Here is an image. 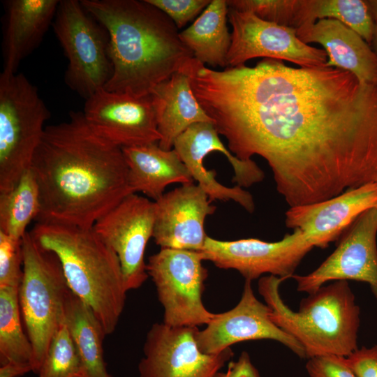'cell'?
Here are the masks:
<instances>
[{
	"label": "cell",
	"instance_id": "cell-7",
	"mask_svg": "<svg viewBox=\"0 0 377 377\" xmlns=\"http://www.w3.org/2000/svg\"><path fill=\"white\" fill-rule=\"evenodd\" d=\"M50 112L38 88L21 73L0 74V193L30 169Z\"/></svg>",
	"mask_w": 377,
	"mask_h": 377
},
{
	"label": "cell",
	"instance_id": "cell-29",
	"mask_svg": "<svg viewBox=\"0 0 377 377\" xmlns=\"http://www.w3.org/2000/svg\"><path fill=\"white\" fill-rule=\"evenodd\" d=\"M313 20H336L360 36L368 44L373 42L375 22L367 1L313 0Z\"/></svg>",
	"mask_w": 377,
	"mask_h": 377
},
{
	"label": "cell",
	"instance_id": "cell-11",
	"mask_svg": "<svg viewBox=\"0 0 377 377\" xmlns=\"http://www.w3.org/2000/svg\"><path fill=\"white\" fill-rule=\"evenodd\" d=\"M196 327L154 323L138 364L140 377H214L233 356L231 348L217 355L203 353Z\"/></svg>",
	"mask_w": 377,
	"mask_h": 377
},
{
	"label": "cell",
	"instance_id": "cell-8",
	"mask_svg": "<svg viewBox=\"0 0 377 377\" xmlns=\"http://www.w3.org/2000/svg\"><path fill=\"white\" fill-rule=\"evenodd\" d=\"M52 27L68 61L64 82L86 100L112 75L108 34L78 0H60Z\"/></svg>",
	"mask_w": 377,
	"mask_h": 377
},
{
	"label": "cell",
	"instance_id": "cell-32",
	"mask_svg": "<svg viewBox=\"0 0 377 377\" xmlns=\"http://www.w3.org/2000/svg\"><path fill=\"white\" fill-rule=\"evenodd\" d=\"M174 22L177 29L184 27L211 3L212 0H147Z\"/></svg>",
	"mask_w": 377,
	"mask_h": 377
},
{
	"label": "cell",
	"instance_id": "cell-17",
	"mask_svg": "<svg viewBox=\"0 0 377 377\" xmlns=\"http://www.w3.org/2000/svg\"><path fill=\"white\" fill-rule=\"evenodd\" d=\"M205 191L193 183L183 184L154 201L153 235L161 249L200 251L207 235L205 222L216 207Z\"/></svg>",
	"mask_w": 377,
	"mask_h": 377
},
{
	"label": "cell",
	"instance_id": "cell-38",
	"mask_svg": "<svg viewBox=\"0 0 377 377\" xmlns=\"http://www.w3.org/2000/svg\"><path fill=\"white\" fill-rule=\"evenodd\" d=\"M375 22V28H374V34L373 38V43L377 51V17L374 18ZM377 54V53H376Z\"/></svg>",
	"mask_w": 377,
	"mask_h": 377
},
{
	"label": "cell",
	"instance_id": "cell-19",
	"mask_svg": "<svg viewBox=\"0 0 377 377\" xmlns=\"http://www.w3.org/2000/svg\"><path fill=\"white\" fill-rule=\"evenodd\" d=\"M173 149L212 202L232 200L249 213L254 211L253 198L249 191L237 185L228 187L220 184L216 179V172L207 170L204 165L205 156L212 151L221 152L229 162L234 159V155L221 142L213 122L191 125L176 139Z\"/></svg>",
	"mask_w": 377,
	"mask_h": 377
},
{
	"label": "cell",
	"instance_id": "cell-16",
	"mask_svg": "<svg viewBox=\"0 0 377 377\" xmlns=\"http://www.w3.org/2000/svg\"><path fill=\"white\" fill-rule=\"evenodd\" d=\"M196 339L205 353L217 355L235 343L262 339L278 341L300 358H306L300 343L274 323L270 309L254 295L251 281L245 280L238 304L226 312L214 313Z\"/></svg>",
	"mask_w": 377,
	"mask_h": 377
},
{
	"label": "cell",
	"instance_id": "cell-25",
	"mask_svg": "<svg viewBox=\"0 0 377 377\" xmlns=\"http://www.w3.org/2000/svg\"><path fill=\"white\" fill-rule=\"evenodd\" d=\"M64 318L81 359L85 377H112L104 359L103 327L92 309L70 289Z\"/></svg>",
	"mask_w": 377,
	"mask_h": 377
},
{
	"label": "cell",
	"instance_id": "cell-37",
	"mask_svg": "<svg viewBox=\"0 0 377 377\" xmlns=\"http://www.w3.org/2000/svg\"><path fill=\"white\" fill-rule=\"evenodd\" d=\"M368 3L374 20V18L377 17V0L368 1Z\"/></svg>",
	"mask_w": 377,
	"mask_h": 377
},
{
	"label": "cell",
	"instance_id": "cell-1",
	"mask_svg": "<svg viewBox=\"0 0 377 377\" xmlns=\"http://www.w3.org/2000/svg\"><path fill=\"white\" fill-rule=\"evenodd\" d=\"M191 83L230 152L264 158L290 207L377 183V83L273 59L223 71L198 64Z\"/></svg>",
	"mask_w": 377,
	"mask_h": 377
},
{
	"label": "cell",
	"instance_id": "cell-4",
	"mask_svg": "<svg viewBox=\"0 0 377 377\" xmlns=\"http://www.w3.org/2000/svg\"><path fill=\"white\" fill-rule=\"evenodd\" d=\"M29 232L57 255L71 290L92 309L106 335L112 334L128 292L116 253L92 228L36 222Z\"/></svg>",
	"mask_w": 377,
	"mask_h": 377
},
{
	"label": "cell",
	"instance_id": "cell-27",
	"mask_svg": "<svg viewBox=\"0 0 377 377\" xmlns=\"http://www.w3.org/2000/svg\"><path fill=\"white\" fill-rule=\"evenodd\" d=\"M40 193L31 169L11 190L0 193V232L22 239L26 228L40 212Z\"/></svg>",
	"mask_w": 377,
	"mask_h": 377
},
{
	"label": "cell",
	"instance_id": "cell-35",
	"mask_svg": "<svg viewBox=\"0 0 377 377\" xmlns=\"http://www.w3.org/2000/svg\"><path fill=\"white\" fill-rule=\"evenodd\" d=\"M214 377H260L249 353L243 351L238 359L231 361L225 371H219Z\"/></svg>",
	"mask_w": 377,
	"mask_h": 377
},
{
	"label": "cell",
	"instance_id": "cell-26",
	"mask_svg": "<svg viewBox=\"0 0 377 377\" xmlns=\"http://www.w3.org/2000/svg\"><path fill=\"white\" fill-rule=\"evenodd\" d=\"M18 289L0 286V364L31 367L34 350L22 319Z\"/></svg>",
	"mask_w": 377,
	"mask_h": 377
},
{
	"label": "cell",
	"instance_id": "cell-14",
	"mask_svg": "<svg viewBox=\"0 0 377 377\" xmlns=\"http://www.w3.org/2000/svg\"><path fill=\"white\" fill-rule=\"evenodd\" d=\"M377 208L363 212L343 234L332 253L312 272L294 274L297 290L312 294L326 283L355 280L369 284L377 299Z\"/></svg>",
	"mask_w": 377,
	"mask_h": 377
},
{
	"label": "cell",
	"instance_id": "cell-20",
	"mask_svg": "<svg viewBox=\"0 0 377 377\" xmlns=\"http://www.w3.org/2000/svg\"><path fill=\"white\" fill-rule=\"evenodd\" d=\"M59 1H3L2 72L16 73L20 63L40 45L52 25Z\"/></svg>",
	"mask_w": 377,
	"mask_h": 377
},
{
	"label": "cell",
	"instance_id": "cell-15",
	"mask_svg": "<svg viewBox=\"0 0 377 377\" xmlns=\"http://www.w3.org/2000/svg\"><path fill=\"white\" fill-rule=\"evenodd\" d=\"M82 113L96 133L121 148L161 139L151 94L137 96L101 88L85 100Z\"/></svg>",
	"mask_w": 377,
	"mask_h": 377
},
{
	"label": "cell",
	"instance_id": "cell-13",
	"mask_svg": "<svg viewBox=\"0 0 377 377\" xmlns=\"http://www.w3.org/2000/svg\"><path fill=\"white\" fill-rule=\"evenodd\" d=\"M154 215V202L132 193L92 227L116 253L127 291L141 287L149 276L145 252L153 235Z\"/></svg>",
	"mask_w": 377,
	"mask_h": 377
},
{
	"label": "cell",
	"instance_id": "cell-10",
	"mask_svg": "<svg viewBox=\"0 0 377 377\" xmlns=\"http://www.w3.org/2000/svg\"><path fill=\"white\" fill-rule=\"evenodd\" d=\"M313 248L304 234L294 229L292 234L274 242L256 238L223 241L207 237L199 252L204 260L220 269H235L252 281L265 274L291 278Z\"/></svg>",
	"mask_w": 377,
	"mask_h": 377
},
{
	"label": "cell",
	"instance_id": "cell-34",
	"mask_svg": "<svg viewBox=\"0 0 377 377\" xmlns=\"http://www.w3.org/2000/svg\"><path fill=\"white\" fill-rule=\"evenodd\" d=\"M346 360L356 377H377V345L357 348Z\"/></svg>",
	"mask_w": 377,
	"mask_h": 377
},
{
	"label": "cell",
	"instance_id": "cell-31",
	"mask_svg": "<svg viewBox=\"0 0 377 377\" xmlns=\"http://www.w3.org/2000/svg\"><path fill=\"white\" fill-rule=\"evenodd\" d=\"M22 276V240L0 232V286L19 288Z\"/></svg>",
	"mask_w": 377,
	"mask_h": 377
},
{
	"label": "cell",
	"instance_id": "cell-5",
	"mask_svg": "<svg viewBox=\"0 0 377 377\" xmlns=\"http://www.w3.org/2000/svg\"><path fill=\"white\" fill-rule=\"evenodd\" d=\"M284 280L273 275L260 277L258 292L270 309L272 320L300 343L306 359L321 355L347 357L357 349L360 308L348 281L321 286L302 299L294 311L280 295Z\"/></svg>",
	"mask_w": 377,
	"mask_h": 377
},
{
	"label": "cell",
	"instance_id": "cell-6",
	"mask_svg": "<svg viewBox=\"0 0 377 377\" xmlns=\"http://www.w3.org/2000/svg\"><path fill=\"white\" fill-rule=\"evenodd\" d=\"M23 276L19 304L34 350L32 371L38 374L49 344L64 320V302L70 290L57 255L40 247L26 232L22 238Z\"/></svg>",
	"mask_w": 377,
	"mask_h": 377
},
{
	"label": "cell",
	"instance_id": "cell-9",
	"mask_svg": "<svg viewBox=\"0 0 377 377\" xmlns=\"http://www.w3.org/2000/svg\"><path fill=\"white\" fill-rule=\"evenodd\" d=\"M199 251L161 249L151 256L147 272L163 308V323L175 327L207 325L214 313L202 303L207 269Z\"/></svg>",
	"mask_w": 377,
	"mask_h": 377
},
{
	"label": "cell",
	"instance_id": "cell-18",
	"mask_svg": "<svg viewBox=\"0 0 377 377\" xmlns=\"http://www.w3.org/2000/svg\"><path fill=\"white\" fill-rule=\"evenodd\" d=\"M377 208V183H368L332 198L290 207L287 228L300 230L313 247L325 249L338 239L364 212Z\"/></svg>",
	"mask_w": 377,
	"mask_h": 377
},
{
	"label": "cell",
	"instance_id": "cell-2",
	"mask_svg": "<svg viewBox=\"0 0 377 377\" xmlns=\"http://www.w3.org/2000/svg\"><path fill=\"white\" fill-rule=\"evenodd\" d=\"M30 169L40 193L38 223L91 228L134 193L121 148L96 133L82 112L46 126Z\"/></svg>",
	"mask_w": 377,
	"mask_h": 377
},
{
	"label": "cell",
	"instance_id": "cell-33",
	"mask_svg": "<svg viewBox=\"0 0 377 377\" xmlns=\"http://www.w3.org/2000/svg\"><path fill=\"white\" fill-rule=\"evenodd\" d=\"M306 369L310 377H356L346 357L316 355L307 359Z\"/></svg>",
	"mask_w": 377,
	"mask_h": 377
},
{
	"label": "cell",
	"instance_id": "cell-22",
	"mask_svg": "<svg viewBox=\"0 0 377 377\" xmlns=\"http://www.w3.org/2000/svg\"><path fill=\"white\" fill-rule=\"evenodd\" d=\"M193 59L158 85L151 94L161 135L158 144L164 150L172 149L176 139L191 125L213 122L198 101L191 87Z\"/></svg>",
	"mask_w": 377,
	"mask_h": 377
},
{
	"label": "cell",
	"instance_id": "cell-12",
	"mask_svg": "<svg viewBox=\"0 0 377 377\" xmlns=\"http://www.w3.org/2000/svg\"><path fill=\"white\" fill-rule=\"evenodd\" d=\"M228 19L232 28L227 57L230 67L257 57L286 60L302 68L327 67L326 52L303 43L295 29L229 8Z\"/></svg>",
	"mask_w": 377,
	"mask_h": 377
},
{
	"label": "cell",
	"instance_id": "cell-28",
	"mask_svg": "<svg viewBox=\"0 0 377 377\" xmlns=\"http://www.w3.org/2000/svg\"><path fill=\"white\" fill-rule=\"evenodd\" d=\"M313 0H226L228 7L295 30L313 24Z\"/></svg>",
	"mask_w": 377,
	"mask_h": 377
},
{
	"label": "cell",
	"instance_id": "cell-36",
	"mask_svg": "<svg viewBox=\"0 0 377 377\" xmlns=\"http://www.w3.org/2000/svg\"><path fill=\"white\" fill-rule=\"evenodd\" d=\"M29 371H32L30 366L10 362L1 365L0 377H19Z\"/></svg>",
	"mask_w": 377,
	"mask_h": 377
},
{
	"label": "cell",
	"instance_id": "cell-30",
	"mask_svg": "<svg viewBox=\"0 0 377 377\" xmlns=\"http://www.w3.org/2000/svg\"><path fill=\"white\" fill-rule=\"evenodd\" d=\"M38 375V377H85L65 318L51 339Z\"/></svg>",
	"mask_w": 377,
	"mask_h": 377
},
{
	"label": "cell",
	"instance_id": "cell-23",
	"mask_svg": "<svg viewBox=\"0 0 377 377\" xmlns=\"http://www.w3.org/2000/svg\"><path fill=\"white\" fill-rule=\"evenodd\" d=\"M121 149L128 169L129 186L134 193L142 192L156 201L168 185L194 181L174 149L164 150L154 142Z\"/></svg>",
	"mask_w": 377,
	"mask_h": 377
},
{
	"label": "cell",
	"instance_id": "cell-21",
	"mask_svg": "<svg viewBox=\"0 0 377 377\" xmlns=\"http://www.w3.org/2000/svg\"><path fill=\"white\" fill-rule=\"evenodd\" d=\"M297 36L303 43L320 44L327 55V67L353 73L361 84L377 83V54L357 33L330 18L300 29Z\"/></svg>",
	"mask_w": 377,
	"mask_h": 377
},
{
	"label": "cell",
	"instance_id": "cell-24",
	"mask_svg": "<svg viewBox=\"0 0 377 377\" xmlns=\"http://www.w3.org/2000/svg\"><path fill=\"white\" fill-rule=\"evenodd\" d=\"M228 13L226 0H212L193 24L179 32L182 43L204 65L228 67L231 34L227 26Z\"/></svg>",
	"mask_w": 377,
	"mask_h": 377
},
{
	"label": "cell",
	"instance_id": "cell-3",
	"mask_svg": "<svg viewBox=\"0 0 377 377\" xmlns=\"http://www.w3.org/2000/svg\"><path fill=\"white\" fill-rule=\"evenodd\" d=\"M80 1L109 36V91L150 95L194 58L174 22L147 0Z\"/></svg>",
	"mask_w": 377,
	"mask_h": 377
}]
</instances>
